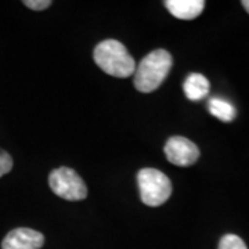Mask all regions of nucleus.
I'll return each mask as SVG.
<instances>
[{
	"mask_svg": "<svg viewBox=\"0 0 249 249\" xmlns=\"http://www.w3.org/2000/svg\"><path fill=\"white\" fill-rule=\"evenodd\" d=\"M137 181L142 204L160 206L170 198L172 183L169 178L160 170L152 168L142 169L137 175Z\"/></svg>",
	"mask_w": 249,
	"mask_h": 249,
	"instance_id": "obj_3",
	"label": "nucleus"
},
{
	"mask_svg": "<svg viewBox=\"0 0 249 249\" xmlns=\"http://www.w3.org/2000/svg\"><path fill=\"white\" fill-rule=\"evenodd\" d=\"M183 90L188 100L199 101L209 93V80L201 73H191L188 75L183 83Z\"/></svg>",
	"mask_w": 249,
	"mask_h": 249,
	"instance_id": "obj_8",
	"label": "nucleus"
},
{
	"mask_svg": "<svg viewBox=\"0 0 249 249\" xmlns=\"http://www.w3.org/2000/svg\"><path fill=\"white\" fill-rule=\"evenodd\" d=\"M13 169V160L7 152L0 148V178Z\"/></svg>",
	"mask_w": 249,
	"mask_h": 249,
	"instance_id": "obj_11",
	"label": "nucleus"
},
{
	"mask_svg": "<svg viewBox=\"0 0 249 249\" xmlns=\"http://www.w3.org/2000/svg\"><path fill=\"white\" fill-rule=\"evenodd\" d=\"M24 4L27 6L28 9L40 11V10L47 9V7L52 4V1H50V0H25Z\"/></svg>",
	"mask_w": 249,
	"mask_h": 249,
	"instance_id": "obj_12",
	"label": "nucleus"
},
{
	"mask_svg": "<svg viewBox=\"0 0 249 249\" xmlns=\"http://www.w3.org/2000/svg\"><path fill=\"white\" fill-rule=\"evenodd\" d=\"M219 249H248L245 242L238 235L227 234L219 242Z\"/></svg>",
	"mask_w": 249,
	"mask_h": 249,
	"instance_id": "obj_10",
	"label": "nucleus"
},
{
	"mask_svg": "<svg viewBox=\"0 0 249 249\" xmlns=\"http://www.w3.org/2000/svg\"><path fill=\"white\" fill-rule=\"evenodd\" d=\"M172 64V55L163 49L147 54L133 73L134 88L142 93H151L157 90L169 75Z\"/></svg>",
	"mask_w": 249,
	"mask_h": 249,
	"instance_id": "obj_1",
	"label": "nucleus"
},
{
	"mask_svg": "<svg viewBox=\"0 0 249 249\" xmlns=\"http://www.w3.org/2000/svg\"><path fill=\"white\" fill-rule=\"evenodd\" d=\"M242 6H244V9L249 13V0H244V1H242Z\"/></svg>",
	"mask_w": 249,
	"mask_h": 249,
	"instance_id": "obj_13",
	"label": "nucleus"
},
{
	"mask_svg": "<svg viewBox=\"0 0 249 249\" xmlns=\"http://www.w3.org/2000/svg\"><path fill=\"white\" fill-rule=\"evenodd\" d=\"M94 61L103 71L115 78H127L136 71V62L127 49L115 39H107L94 49Z\"/></svg>",
	"mask_w": 249,
	"mask_h": 249,
	"instance_id": "obj_2",
	"label": "nucleus"
},
{
	"mask_svg": "<svg viewBox=\"0 0 249 249\" xmlns=\"http://www.w3.org/2000/svg\"><path fill=\"white\" fill-rule=\"evenodd\" d=\"M49 184L55 196L67 201H82L88 196L85 181L73 169L58 168L50 173Z\"/></svg>",
	"mask_w": 249,
	"mask_h": 249,
	"instance_id": "obj_4",
	"label": "nucleus"
},
{
	"mask_svg": "<svg viewBox=\"0 0 249 249\" xmlns=\"http://www.w3.org/2000/svg\"><path fill=\"white\" fill-rule=\"evenodd\" d=\"M208 109L214 118L220 119L223 122H231L237 115V109L231 103L220 97L211 98L208 103Z\"/></svg>",
	"mask_w": 249,
	"mask_h": 249,
	"instance_id": "obj_9",
	"label": "nucleus"
},
{
	"mask_svg": "<svg viewBox=\"0 0 249 249\" xmlns=\"http://www.w3.org/2000/svg\"><path fill=\"white\" fill-rule=\"evenodd\" d=\"M43 244L45 237L42 232L27 227H19L4 237L1 249H40Z\"/></svg>",
	"mask_w": 249,
	"mask_h": 249,
	"instance_id": "obj_6",
	"label": "nucleus"
},
{
	"mask_svg": "<svg viewBox=\"0 0 249 249\" xmlns=\"http://www.w3.org/2000/svg\"><path fill=\"white\" fill-rule=\"evenodd\" d=\"M166 9L178 19H194L205 9L204 0H166Z\"/></svg>",
	"mask_w": 249,
	"mask_h": 249,
	"instance_id": "obj_7",
	"label": "nucleus"
},
{
	"mask_svg": "<svg viewBox=\"0 0 249 249\" xmlns=\"http://www.w3.org/2000/svg\"><path fill=\"white\" fill-rule=\"evenodd\" d=\"M165 155L170 163L178 166L194 165L199 158V150L194 142L181 136L170 137L165 144Z\"/></svg>",
	"mask_w": 249,
	"mask_h": 249,
	"instance_id": "obj_5",
	"label": "nucleus"
}]
</instances>
